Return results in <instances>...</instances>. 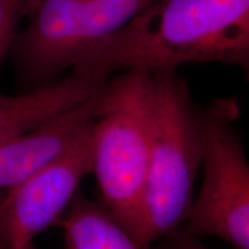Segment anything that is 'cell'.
<instances>
[{
	"mask_svg": "<svg viewBox=\"0 0 249 249\" xmlns=\"http://www.w3.org/2000/svg\"><path fill=\"white\" fill-rule=\"evenodd\" d=\"M154 111V74L121 71L102 87L91 129V173L102 203L138 244Z\"/></svg>",
	"mask_w": 249,
	"mask_h": 249,
	"instance_id": "obj_2",
	"label": "cell"
},
{
	"mask_svg": "<svg viewBox=\"0 0 249 249\" xmlns=\"http://www.w3.org/2000/svg\"><path fill=\"white\" fill-rule=\"evenodd\" d=\"M22 249H37V248L35 247V245H34V242H33V244H29V245H27L26 247H23Z\"/></svg>",
	"mask_w": 249,
	"mask_h": 249,
	"instance_id": "obj_13",
	"label": "cell"
},
{
	"mask_svg": "<svg viewBox=\"0 0 249 249\" xmlns=\"http://www.w3.org/2000/svg\"><path fill=\"white\" fill-rule=\"evenodd\" d=\"M42 0H27V14H31Z\"/></svg>",
	"mask_w": 249,
	"mask_h": 249,
	"instance_id": "obj_12",
	"label": "cell"
},
{
	"mask_svg": "<svg viewBox=\"0 0 249 249\" xmlns=\"http://www.w3.org/2000/svg\"><path fill=\"white\" fill-rule=\"evenodd\" d=\"M249 0H155L83 53L71 73L107 80L113 73L176 71L189 62L247 67Z\"/></svg>",
	"mask_w": 249,
	"mask_h": 249,
	"instance_id": "obj_1",
	"label": "cell"
},
{
	"mask_svg": "<svg viewBox=\"0 0 249 249\" xmlns=\"http://www.w3.org/2000/svg\"><path fill=\"white\" fill-rule=\"evenodd\" d=\"M99 91L38 128L0 142V191L14 188L66 150L92 123Z\"/></svg>",
	"mask_w": 249,
	"mask_h": 249,
	"instance_id": "obj_7",
	"label": "cell"
},
{
	"mask_svg": "<svg viewBox=\"0 0 249 249\" xmlns=\"http://www.w3.org/2000/svg\"><path fill=\"white\" fill-rule=\"evenodd\" d=\"M155 0H42L9 51L33 88L55 80Z\"/></svg>",
	"mask_w": 249,
	"mask_h": 249,
	"instance_id": "obj_4",
	"label": "cell"
},
{
	"mask_svg": "<svg viewBox=\"0 0 249 249\" xmlns=\"http://www.w3.org/2000/svg\"><path fill=\"white\" fill-rule=\"evenodd\" d=\"M92 123L66 150L2 195L0 249L33 244L65 213L82 180L91 173Z\"/></svg>",
	"mask_w": 249,
	"mask_h": 249,
	"instance_id": "obj_6",
	"label": "cell"
},
{
	"mask_svg": "<svg viewBox=\"0 0 249 249\" xmlns=\"http://www.w3.org/2000/svg\"><path fill=\"white\" fill-rule=\"evenodd\" d=\"M160 249H210L202 244L200 238L186 230L177 229L166 235V241Z\"/></svg>",
	"mask_w": 249,
	"mask_h": 249,
	"instance_id": "obj_11",
	"label": "cell"
},
{
	"mask_svg": "<svg viewBox=\"0 0 249 249\" xmlns=\"http://www.w3.org/2000/svg\"><path fill=\"white\" fill-rule=\"evenodd\" d=\"M105 82L71 73L21 95L0 93V142L31 132L80 107Z\"/></svg>",
	"mask_w": 249,
	"mask_h": 249,
	"instance_id": "obj_8",
	"label": "cell"
},
{
	"mask_svg": "<svg viewBox=\"0 0 249 249\" xmlns=\"http://www.w3.org/2000/svg\"><path fill=\"white\" fill-rule=\"evenodd\" d=\"M152 74L155 111L139 236L143 249L185 222L202 161L200 114L188 87L176 71Z\"/></svg>",
	"mask_w": 249,
	"mask_h": 249,
	"instance_id": "obj_3",
	"label": "cell"
},
{
	"mask_svg": "<svg viewBox=\"0 0 249 249\" xmlns=\"http://www.w3.org/2000/svg\"><path fill=\"white\" fill-rule=\"evenodd\" d=\"M1 197H2V194H0V200H1Z\"/></svg>",
	"mask_w": 249,
	"mask_h": 249,
	"instance_id": "obj_14",
	"label": "cell"
},
{
	"mask_svg": "<svg viewBox=\"0 0 249 249\" xmlns=\"http://www.w3.org/2000/svg\"><path fill=\"white\" fill-rule=\"evenodd\" d=\"M239 111L234 98L216 99L198 110L203 180L185 230L249 249V164L233 126Z\"/></svg>",
	"mask_w": 249,
	"mask_h": 249,
	"instance_id": "obj_5",
	"label": "cell"
},
{
	"mask_svg": "<svg viewBox=\"0 0 249 249\" xmlns=\"http://www.w3.org/2000/svg\"><path fill=\"white\" fill-rule=\"evenodd\" d=\"M66 249H143L102 202L76 195L58 220Z\"/></svg>",
	"mask_w": 249,
	"mask_h": 249,
	"instance_id": "obj_9",
	"label": "cell"
},
{
	"mask_svg": "<svg viewBox=\"0 0 249 249\" xmlns=\"http://www.w3.org/2000/svg\"><path fill=\"white\" fill-rule=\"evenodd\" d=\"M27 14V0H0V62L9 51L20 18Z\"/></svg>",
	"mask_w": 249,
	"mask_h": 249,
	"instance_id": "obj_10",
	"label": "cell"
}]
</instances>
